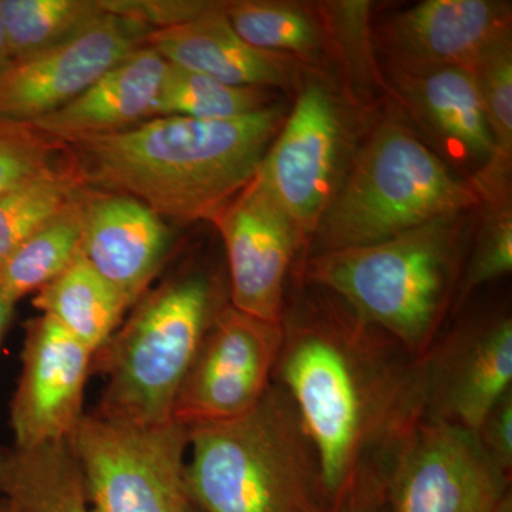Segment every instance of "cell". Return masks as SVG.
Here are the masks:
<instances>
[{
  "label": "cell",
  "instance_id": "6da1fadb",
  "mask_svg": "<svg viewBox=\"0 0 512 512\" xmlns=\"http://www.w3.org/2000/svg\"><path fill=\"white\" fill-rule=\"evenodd\" d=\"M309 288L285 303L274 382L311 441L325 510L382 505L423 420L419 359L336 296Z\"/></svg>",
  "mask_w": 512,
  "mask_h": 512
},
{
  "label": "cell",
  "instance_id": "7a4b0ae2",
  "mask_svg": "<svg viewBox=\"0 0 512 512\" xmlns=\"http://www.w3.org/2000/svg\"><path fill=\"white\" fill-rule=\"evenodd\" d=\"M286 114L274 103L232 120L156 117L67 146L86 187L136 198L168 220L214 222L255 177Z\"/></svg>",
  "mask_w": 512,
  "mask_h": 512
},
{
  "label": "cell",
  "instance_id": "3957f363",
  "mask_svg": "<svg viewBox=\"0 0 512 512\" xmlns=\"http://www.w3.org/2000/svg\"><path fill=\"white\" fill-rule=\"evenodd\" d=\"M467 215L439 218L376 244L308 255L299 281L336 296L421 359L456 301Z\"/></svg>",
  "mask_w": 512,
  "mask_h": 512
},
{
  "label": "cell",
  "instance_id": "277c9868",
  "mask_svg": "<svg viewBox=\"0 0 512 512\" xmlns=\"http://www.w3.org/2000/svg\"><path fill=\"white\" fill-rule=\"evenodd\" d=\"M187 429L185 481L195 511H325L311 441L278 383L251 412Z\"/></svg>",
  "mask_w": 512,
  "mask_h": 512
},
{
  "label": "cell",
  "instance_id": "5b68a950",
  "mask_svg": "<svg viewBox=\"0 0 512 512\" xmlns=\"http://www.w3.org/2000/svg\"><path fill=\"white\" fill-rule=\"evenodd\" d=\"M228 302L224 284L204 271L185 272L148 291L94 353L93 372L107 379L94 412L137 424L173 420L185 377Z\"/></svg>",
  "mask_w": 512,
  "mask_h": 512
},
{
  "label": "cell",
  "instance_id": "8992f818",
  "mask_svg": "<svg viewBox=\"0 0 512 512\" xmlns=\"http://www.w3.org/2000/svg\"><path fill=\"white\" fill-rule=\"evenodd\" d=\"M478 207L470 180L451 173L410 128L389 120L357 151L312 239V254L376 244Z\"/></svg>",
  "mask_w": 512,
  "mask_h": 512
},
{
  "label": "cell",
  "instance_id": "52a82bcc",
  "mask_svg": "<svg viewBox=\"0 0 512 512\" xmlns=\"http://www.w3.org/2000/svg\"><path fill=\"white\" fill-rule=\"evenodd\" d=\"M93 512H197L188 495V429L84 414L69 441Z\"/></svg>",
  "mask_w": 512,
  "mask_h": 512
},
{
  "label": "cell",
  "instance_id": "ba28073f",
  "mask_svg": "<svg viewBox=\"0 0 512 512\" xmlns=\"http://www.w3.org/2000/svg\"><path fill=\"white\" fill-rule=\"evenodd\" d=\"M282 340V323L222 306L181 386L173 420L192 427L251 412L274 383Z\"/></svg>",
  "mask_w": 512,
  "mask_h": 512
},
{
  "label": "cell",
  "instance_id": "9c48e42d",
  "mask_svg": "<svg viewBox=\"0 0 512 512\" xmlns=\"http://www.w3.org/2000/svg\"><path fill=\"white\" fill-rule=\"evenodd\" d=\"M325 84L308 79L259 164V180L309 247L335 197L345 121Z\"/></svg>",
  "mask_w": 512,
  "mask_h": 512
},
{
  "label": "cell",
  "instance_id": "30bf717a",
  "mask_svg": "<svg viewBox=\"0 0 512 512\" xmlns=\"http://www.w3.org/2000/svg\"><path fill=\"white\" fill-rule=\"evenodd\" d=\"M505 480L485 456L476 433L421 420L392 468L384 512H494Z\"/></svg>",
  "mask_w": 512,
  "mask_h": 512
},
{
  "label": "cell",
  "instance_id": "8fae6325",
  "mask_svg": "<svg viewBox=\"0 0 512 512\" xmlns=\"http://www.w3.org/2000/svg\"><path fill=\"white\" fill-rule=\"evenodd\" d=\"M423 420L477 433L512 390V319L493 313L460 322L421 359Z\"/></svg>",
  "mask_w": 512,
  "mask_h": 512
},
{
  "label": "cell",
  "instance_id": "7c38bea8",
  "mask_svg": "<svg viewBox=\"0 0 512 512\" xmlns=\"http://www.w3.org/2000/svg\"><path fill=\"white\" fill-rule=\"evenodd\" d=\"M212 224L227 254L229 303L238 311L282 323L285 286L305 242L258 175Z\"/></svg>",
  "mask_w": 512,
  "mask_h": 512
},
{
  "label": "cell",
  "instance_id": "4fadbf2b",
  "mask_svg": "<svg viewBox=\"0 0 512 512\" xmlns=\"http://www.w3.org/2000/svg\"><path fill=\"white\" fill-rule=\"evenodd\" d=\"M94 353L56 320L26 323L22 370L10 403L12 446L30 450L67 443L82 421Z\"/></svg>",
  "mask_w": 512,
  "mask_h": 512
},
{
  "label": "cell",
  "instance_id": "5bb4252c",
  "mask_svg": "<svg viewBox=\"0 0 512 512\" xmlns=\"http://www.w3.org/2000/svg\"><path fill=\"white\" fill-rule=\"evenodd\" d=\"M504 0H426L373 29L390 72L421 76L446 69L471 72L490 47L512 33Z\"/></svg>",
  "mask_w": 512,
  "mask_h": 512
},
{
  "label": "cell",
  "instance_id": "9a60e30c",
  "mask_svg": "<svg viewBox=\"0 0 512 512\" xmlns=\"http://www.w3.org/2000/svg\"><path fill=\"white\" fill-rule=\"evenodd\" d=\"M143 23L107 13L66 45L12 67L0 83V117L35 123L62 109L99 77L147 45Z\"/></svg>",
  "mask_w": 512,
  "mask_h": 512
},
{
  "label": "cell",
  "instance_id": "2e32d148",
  "mask_svg": "<svg viewBox=\"0 0 512 512\" xmlns=\"http://www.w3.org/2000/svg\"><path fill=\"white\" fill-rule=\"evenodd\" d=\"M171 247L173 231L143 202L83 188L80 252L131 306L146 295Z\"/></svg>",
  "mask_w": 512,
  "mask_h": 512
},
{
  "label": "cell",
  "instance_id": "e0dca14e",
  "mask_svg": "<svg viewBox=\"0 0 512 512\" xmlns=\"http://www.w3.org/2000/svg\"><path fill=\"white\" fill-rule=\"evenodd\" d=\"M217 2L204 15L174 28L153 30L147 46L165 62L212 77L218 82L252 89L296 86L303 62L245 42Z\"/></svg>",
  "mask_w": 512,
  "mask_h": 512
},
{
  "label": "cell",
  "instance_id": "ac0fdd59",
  "mask_svg": "<svg viewBox=\"0 0 512 512\" xmlns=\"http://www.w3.org/2000/svg\"><path fill=\"white\" fill-rule=\"evenodd\" d=\"M167 66L156 50L141 47L62 109L32 124L64 144L130 130L153 119Z\"/></svg>",
  "mask_w": 512,
  "mask_h": 512
},
{
  "label": "cell",
  "instance_id": "d6986e66",
  "mask_svg": "<svg viewBox=\"0 0 512 512\" xmlns=\"http://www.w3.org/2000/svg\"><path fill=\"white\" fill-rule=\"evenodd\" d=\"M389 74L404 106L448 153L478 168L490 160L493 140L473 73L446 69L421 76Z\"/></svg>",
  "mask_w": 512,
  "mask_h": 512
},
{
  "label": "cell",
  "instance_id": "ffe728a7",
  "mask_svg": "<svg viewBox=\"0 0 512 512\" xmlns=\"http://www.w3.org/2000/svg\"><path fill=\"white\" fill-rule=\"evenodd\" d=\"M0 498L13 512H93L67 443L0 447Z\"/></svg>",
  "mask_w": 512,
  "mask_h": 512
},
{
  "label": "cell",
  "instance_id": "44dd1931",
  "mask_svg": "<svg viewBox=\"0 0 512 512\" xmlns=\"http://www.w3.org/2000/svg\"><path fill=\"white\" fill-rule=\"evenodd\" d=\"M33 306L56 320L93 353L114 335L131 308L127 299L83 258L82 252L55 281L35 293Z\"/></svg>",
  "mask_w": 512,
  "mask_h": 512
},
{
  "label": "cell",
  "instance_id": "7402d4cb",
  "mask_svg": "<svg viewBox=\"0 0 512 512\" xmlns=\"http://www.w3.org/2000/svg\"><path fill=\"white\" fill-rule=\"evenodd\" d=\"M471 73L493 140V154L470 181L480 195L481 205L501 204L511 201L512 37L490 47Z\"/></svg>",
  "mask_w": 512,
  "mask_h": 512
},
{
  "label": "cell",
  "instance_id": "603a6c76",
  "mask_svg": "<svg viewBox=\"0 0 512 512\" xmlns=\"http://www.w3.org/2000/svg\"><path fill=\"white\" fill-rule=\"evenodd\" d=\"M106 15L100 0H0V22L15 64L72 42Z\"/></svg>",
  "mask_w": 512,
  "mask_h": 512
},
{
  "label": "cell",
  "instance_id": "cb8c5ba5",
  "mask_svg": "<svg viewBox=\"0 0 512 512\" xmlns=\"http://www.w3.org/2000/svg\"><path fill=\"white\" fill-rule=\"evenodd\" d=\"M83 188L62 212L26 238L0 268V291L13 302L55 281L80 254Z\"/></svg>",
  "mask_w": 512,
  "mask_h": 512
},
{
  "label": "cell",
  "instance_id": "d4e9b609",
  "mask_svg": "<svg viewBox=\"0 0 512 512\" xmlns=\"http://www.w3.org/2000/svg\"><path fill=\"white\" fill-rule=\"evenodd\" d=\"M232 28L249 45L312 62L325 49L313 6L282 0H231L222 3Z\"/></svg>",
  "mask_w": 512,
  "mask_h": 512
},
{
  "label": "cell",
  "instance_id": "484cf974",
  "mask_svg": "<svg viewBox=\"0 0 512 512\" xmlns=\"http://www.w3.org/2000/svg\"><path fill=\"white\" fill-rule=\"evenodd\" d=\"M274 103L269 90L229 86L205 74L168 63L154 104L153 119L185 117L205 121L232 120Z\"/></svg>",
  "mask_w": 512,
  "mask_h": 512
},
{
  "label": "cell",
  "instance_id": "4316f807",
  "mask_svg": "<svg viewBox=\"0 0 512 512\" xmlns=\"http://www.w3.org/2000/svg\"><path fill=\"white\" fill-rule=\"evenodd\" d=\"M84 187L76 160L0 197V268L36 229L56 217Z\"/></svg>",
  "mask_w": 512,
  "mask_h": 512
},
{
  "label": "cell",
  "instance_id": "83f0119b",
  "mask_svg": "<svg viewBox=\"0 0 512 512\" xmlns=\"http://www.w3.org/2000/svg\"><path fill=\"white\" fill-rule=\"evenodd\" d=\"M322 26L325 46L333 49L346 76L360 89L387 90L376 59L375 32L372 25L373 3L366 0H336L313 6Z\"/></svg>",
  "mask_w": 512,
  "mask_h": 512
},
{
  "label": "cell",
  "instance_id": "f1b7e54d",
  "mask_svg": "<svg viewBox=\"0 0 512 512\" xmlns=\"http://www.w3.org/2000/svg\"><path fill=\"white\" fill-rule=\"evenodd\" d=\"M74 164L72 150L32 123L0 117V197L19 185Z\"/></svg>",
  "mask_w": 512,
  "mask_h": 512
},
{
  "label": "cell",
  "instance_id": "f546056e",
  "mask_svg": "<svg viewBox=\"0 0 512 512\" xmlns=\"http://www.w3.org/2000/svg\"><path fill=\"white\" fill-rule=\"evenodd\" d=\"M481 207L484 211L483 221L470 261L461 272L454 312L460 311L478 288L512 271L511 201Z\"/></svg>",
  "mask_w": 512,
  "mask_h": 512
},
{
  "label": "cell",
  "instance_id": "4dcf8cb0",
  "mask_svg": "<svg viewBox=\"0 0 512 512\" xmlns=\"http://www.w3.org/2000/svg\"><path fill=\"white\" fill-rule=\"evenodd\" d=\"M211 0H100L110 15L133 19L151 30L174 28L204 15Z\"/></svg>",
  "mask_w": 512,
  "mask_h": 512
},
{
  "label": "cell",
  "instance_id": "1f68e13d",
  "mask_svg": "<svg viewBox=\"0 0 512 512\" xmlns=\"http://www.w3.org/2000/svg\"><path fill=\"white\" fill-rule=\"evenodd\" d=\"M485 456L498 473L511 483L512 474V390L485 417L477 431Z\"/></svg>",
  "mask_w": 512,
  "mask_h": 512
},
{
  "label": "cell",
  "instance_id": "d6a6232c",
  "mask_svg": "<svg viewBox=\"0 0 512 512\" xmlns=\"http://www.w3.org/2000/svg\"><path fill=\"white\" fill-rule=\"evenodd\" d=\"M16 303L9 299L2 291H0V346L5 340L6 332H8L10 320L13 318Z\"/></svg>",
  "mask_w": 512,
  "mask_h": 512
},
{
  "label": "cell",
  "instance_id": "836d02e7",
  "mask_svg": "<svg viewBox=\"0 0 512 512\" xmlns=\"http://www.w3.org/2000/svg\"><path fill=\"white\" fill-rule=\"evenodd\" d=\"M13 66H15V62H13V57L10 55L5 30H3L2 22H0V83L8 76Z\"/></svg>",
  "mask_w": 512,
  "mask_h": 512
},
{
  "label": "cell",
  "instance_id": "e575fe53",
  "mask_svg": "<svg viewBox=\"0 0 512 512\" xmlns=\"http://www.w3.org/2000/svg\"><path fill=\"white\" fill-rule=\"evenodd\" d=\"M323 512H384L382 505H369V507H342L338 510L323 511Z\"/></svg>",
  "mask_w": 512,
  "mask_h": 512
},
{
  "label": "cell",
  "instance_id": "d590c367",
  "mask_svg": "<svg viewBox=\"0 0 512 512\" xmlns=\"http://www.w3.org/2000/svg\"><path fill=\"white\" fill-rule=\"evenodd\" d=\"M494 512H512L511 497L510 494L505 495L498 507L495 508Z\"/></svg>",
  "mask_w": 512,
  "mask_h": 512
},
{
  "label": "cell",
  "instance_id": "8d00e7d4",
  "mask_svg": "<svg viewBox=\"0 0 512 512\" xmlns=\"http://www.w3.org/2000/svg\"><path fill=\"white\" fill-rule=\"evenodd\" d=\"M0 512H13L12 508L9 507V504L6 503L5 500L0 498Z\"/></svg>",
  "mask_w": 512,
  "mask_h": 512
}]
</instances>
